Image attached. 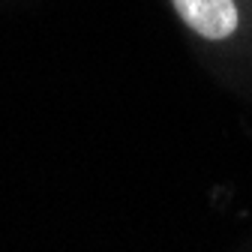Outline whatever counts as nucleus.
Wrapping results in <instances>:
<instances>
[{
  "mask_svg": "<svg viewBox=\"0 0 252 252\" xmlns=\"http://www.w3.org/2000/svg\"><path fill=\"white\" fill-rule=\"evenodd\" d=\"M174 9L204 39H225L237 27V9L231 0H174Z\"/></svg>",
  "mask_w": 252,
  "mask_h": 252,
  "instance_id": "obj_1",
  "label": "nucleus"
}]
</instances>
